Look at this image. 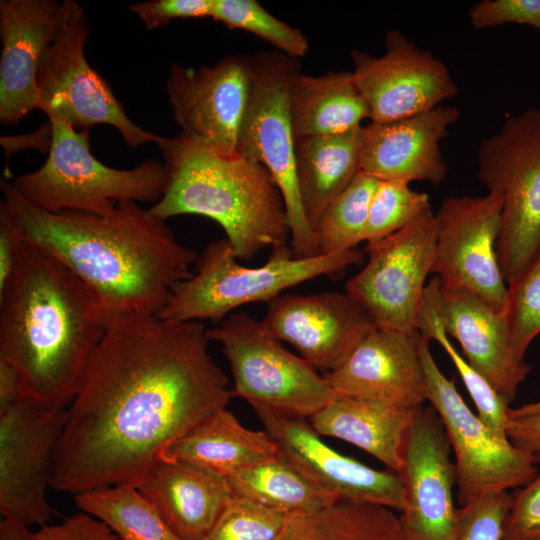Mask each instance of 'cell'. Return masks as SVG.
Returning a JSON list of instances; mask_svg holds the SVG:
<instances>
[{
	"label": "cell",
	"mask_w": 540,
	"mask_h": 540,
	"mask_svg": "<svg viewBox=\"0 0 540 540\" xmlns=\"http://www.w3.org/2000/svg\"><path fill=\"white\" fill-rule=\"evenodd\" d=\"M207 330L157 314L110 316L67 407L51 488L136 487L168 445L228 406Z\"/></svg>",
	"instance_id": "6da1fadb"
},
{
	"label": "cell",
	"mask_w": 540,
	"mask_h": 540,
	"mask_svg": "<svg viewBox=\"0 0 540 540\" xmlns=\"http://www.w3.org/2000/svg\"><path fill=\"white\" fill-rule=\"evenodd\" d=\"M1 191L24 240L69 268L109 316L158 315L199 257L137 202L118 203L108 216L48 212L23 200L6 180Z\"/></svg>",
	"instance_id": "7a4b0ae2"
},
{
	"label": "cell",
	"mask_w": 540,
	"mask_h": 540,
	"mask_svg": "<svg viewBox=\"0 0 540 540\" xmlns=\"http://www.w3.org/2000/svg\"><path fill=\"white\" fill-rule=\"evenodd\" d=\"M109 318L69 268L25 241L0 291V358L16 368L22 396L47 408H67Z\"/></svg>",
	"instance_id": "3957f363"
},
{
	"label": "cell",
	"mask_w": 540,
	"mask_h": 540,
	"mask_svg": "<svg viewBox=\"0 0 540 540\" xmlns=\"http://www.w3.org/2000/svg\"><path fill=\"white\" fill-rule=\"evenodd\" d=\"M158 147L168 178L149 207L152 214L164 221L184 214L215 221L243 261L267 247L290 245L286 206L263 164L239 153L218 154L182 134L163 137Z\"/></svg>",
	"instance_id": "277c9868"
},
{
	"label": "cell",
	"mask_w": 540,
	"mask_h": 540,
	"mask_svg": "<svg viewBox=\"0 0 540 540\" xmlns=\"http://www.w3.org/2000/svg\"><path fill=\"white\" fill-rule=\"evenodd\" d=\"M361 258L356 249L296 258L288 244L273 248L263 265L247 267L234 255L228 240L220 238L205 247L195 271L175 286L158 316L175 321L220 322L240 306L268 303L286 289L321 276L338 277Z\"/></svg>",
	"instance_id": "5b68a950"
},
{
	"label": "cell",
	"mask_w": 540,
	"mask_h": 540,
	"mask_svg": "<svg viewBox=\"0 0 540 540\" xmlns=\"http://www.w3.org/2000/svg\"><path fill=\"white\" fill-rule=\"evenodd\" d=\"M52 125L48 157L37 170L8 181L32 206L48 211H79L108 216L118 203L155 204L167 185V170L156 160L133 169H115L98 161L90 150L87 130L59 121Z\"/></svg>",
	"instance_id": "8992f818"
},
{
	"label": "cell",
	"mask_w": 540,
	"mask_h": 540,
	"mask_svg": "<svg viewBox=\"0 0 540 540\" xmlns=\"http://www.w3.org/2000/svg\"><path fill=\"white\" fill-rule=\"evenodd\" d=\"M207 335L221 345L229 363L233 398L252 408L309 419L335 394L323 374L246 312L231 313Z\"/></svg>",
	"instance_id": "52a82bcc"
},
{
	"label": "cell",
	"mask_w": 540,
	"mask_h": 540,
	"mask_svg": "<svg viewBox=\"0 0 540 540\" xmlns=\"http://www.w3.org/2000/svg\"><path fill=\"white\" fill-rule=\"evenodd\" d=\"M477 156L479 180L503 200L497 255L508 283L540 244V109L508 118Z\"/></svg>",
	"instance_id": "ba28073f"
},
{
	"label": "cell",
	"mask_w": 540,
	"mask_h": 540,
	"mask_svg": "<svg viewBox=\"0 0 540 540\" xmlns=\"http://www.w3.org/2000/svg\"><path fill=\"white\" fill-rule=\"evenodd\" d=\"M253 58L252 91L237 152L263 164L274 178L286 206L294 256L314 257L320 254L300 201L289 110L290 83L301 70L299 59L280 51H262Z\"/></svg>",
	"instance_id": "9c48e42d"
},
{
	"label": "cell",
	"mask_w": 540,
	"mask_h": 540,
	"mask_svg": "<svg viewBox=\"0 0 540 540\" xmlns=\"http://www.w3.org/2000/svg\"><path fill=\"white\" fill-rule=\"evenodd\" d=\"M64 19L37 72L39 109L49 121L89 131L100 124L116 128L131 148L159 145L163 137L136 125L126 114L110 84L87 62L84 49L89 23L84 9L65 0Z\"/></svg>",
	"instance_id": "30bf717a"
},
{
	"label": "cell",
	"mask_w": 540,
	"mask_h": 540,
	"mask_svg": "<svg viewBox=\"0 0 540 540\" xmlns=\"http://www.w3.org/2000/svg\"><path fill=\"white\" fill-rule=\"evenodd\" d=\"M415 337L427 401L438 414L455 454L461 506L488 493L527 485L539 472L534 456L495 436L469 409L454 380L442 373L431 353L430 340L418 331Z\"/></svg>",
	"instance_id": "8fae6325"
},
{
	"label": "cell",
	"mask_w": 540,
	"mask_h": 540,
	"mask_svg": "<svg viewBox=\"0 0 540 540\" xmlns=\"http://www.w3.org/2000/svg\"><path fill=\"white\" fill-rule=\"evenodd\" d=\"M437 241L431 211L381 241L367 245L369 259L345 292L377 327L412 334L431 273Z\"/></svg>",
	"instance_id": "7c38bea8"
},
{
	"label": "cell",
	"mask_w": 540,
	"mask_h": 540,
	"mask_svg": "<svg viewBox=\"0 0 540 540\" xmlns=\"http://www.w3.org/2000/svg\"><path fill=\"white\" fill-rule=\"evenodd\" d=\"M66 410L22 396L0 412V512L27 527L44 526L53 509L47 499Z\"/></svg>",
	"instance_id": "4fadbf2b"
},
{
	"label": "cell",
	"mask_w": 540,
	"mask_h": 540,
	"mask_svg": "<svg viewBox=\"0 0 540 540\" xmlns=\"http://www.w3.org/2000/svg\"><path fill=\"white\" fill-rule=\"evenodd\" d=\"M503 200L485 196H449L435 214L437 241L431 273L442 288L470 291L503 312L507 285L497 255Z\"/></svg>",
	"instance_id": "5bb4252c"
},
{
	"label": "cell",
	"mask_w": 540,
	"mask_h": 540,
	"mask_svg": "<svg viewBox=\"0 0 540 540\" xmlns=\"http://www.w3.org/2000/svg\"><path fill=\"white\" fill-rule=\"evenodd\" d=\"M274 441L278 457L291 466L330 503L350 501L404 509L400 473L377 470L325 444L307 418L253 408Z\"/></svg>",
	"instance_id": "9a60e30c"
},
{
	"label": "cell",
	"mask_w": 540,
	"mask_h": 540,
	"mask_svg": "<svg viewBox=\"0 0 540 540\" xmlns=\"http://www.w3.org/2000/svg\"><path fill=\"white\" fill-rule=\"evenodd\" d=\"M253 74L254 58L242 55L198 69L173 63L166 92L181 134L218 154H237Z\"/></svg>",
	"instance_id": "2e32d148"
},
{
	"label": "cell",
	"mask_w": 540,
	"mask_h": 540,
	"mask_svg": "<svg viewBox=\"0 0 540 540\" xmlns=\"http://www.w3.org/2000/svg\"><path fill=\"white\" fill-rule=\"evenodd\" d=\"M350 57L371 122L426 112L459 92L444 63L397 30L386 34L382 56L354 49Z\"/></svg>",
	"instance_id": "e0dca14e"
},
{
	"label": "cell",
	"mask_w": 540,
	"mask_h": 540,
	"mask_svg": "<svg viewBox=\"0 0 540 540\" xmlns=\"http://www.w3.org/2000/svg\"><path fill=\"white\" fill-rule=\"evenodd\" d=\"M444 426L432 407L417 408L408 430L401 523L407 540H456L455 466Z\"/></svg>",
	"instance_id": "ac0fdd59"
},
{
	"label": "cell",
	"mask_w": 540,
	"mask_h": 540,
	"mask_svg": "<svg viewBox=\"0 0 540 540\" xmlns=\"http://www.w3.org/2000/svg\"><path fill=\"white\" fill-rule=\"evenodd\" d=\"M264 326L325 372L340 365L376 326L346 292L283 294L267 303Z\"/></svg>",
	"instance_id": "d6986e66"
},
{
	"label": "cell",
	"mask_w": 540,
	"mask_h": 540,
	"mask_svg": "<svg viewBox=\"0 0 540 540\" xmlns=\"http://www.w3.org/2000/svg\"><path fill=\"white\" fill-rule=\"evenodd\" d=\"M64 2L0 1V121L15 125L39 109L37 72L64 19Z\"/></svg>",
	"instance_id": "ffe728a7"
},
{
	"label": "cell",
	"mask_w": 540,
	"mask_h": 540,
	"mask_svg": "<svg viewBox=\"0 0 540 540\" xmlns=\"http://www.w3.org/2000/svg\"><path fill=\"white\" fill-rule=\"evenodd\" d=\"M323 375L335 394L409 407L427 401L415 331L375 326L340 365Z\"/></svg>",
	"instance_id": "44dd1931"
},
{
	"label": "cell",
	"mask_w": 540,
	"mask_h": 540,
	"mask_svg": "<svg viewBox=\"0 0 540 540\" xmlns=\"http://www.w3.org/2000/svg\"><path fill=\"white\" fill-rule=\"evenodd\" d=\"M460 113L453 106L362 127L360 170L379 181L441 183L447 165L440 141Z\"/></svg>",
	"instance_id": "7402d4cb"
},
{
	"label": "cell",
	"mask_w": 540,
	"mask_h": 540,
	"mask_svg": "<svg viewBox=\"0 0 540 540\" xmlns=\"http://www.w3.org/2000/svg\"><path fill=\"white\" fill-rule=\"evenodd\" d=\"M439 312L446 333L461 346L467 362L510 404L531 370L513 355L504 313L480 296L441 287Z\"/></svg>",
	"instance_id": "603a6c76"
},
{
	"label": "cell",
	"mask_w": 540,
	"mask_h": 540,
	"mask_svg": "<svg viewBox=\"0 0 540 540\" xmlns=\"http://www.w3.org/2000/svg\"><path fill=\"white\" fill-rule=\"evenodd\" d=\"M136 488L181 540H202L233 495L224 476L163 457Z\"/></svg>",
	"instance_id": "cb8c5ba5"
},
{
	"label": "cell",
	"mask_w": 540,
	"mask_h": 540,
	"mask_svg": "<svg viewBox=\"0 0 540 540\" xmlns=\"http://www.w3.org/2000/svg\"><path fill=\"white\" fill-rule=\"evenodd\" d=\"M418 407L334 394L311 416L320 436L338 438L355 445L399 473L408 430Z\"/></svg>",
	"instance_id": "d4e9b609"
},
{
	"label": "cell",
	"mask_w": 540,
	"mask_h": 540,
	"mask_svg": "<svg viewBox=\"0 0 540 540\" xmlns=\"http://www.w3.org/2000/svg\"><path fill=\"white\" fill-rule=\"evenodd\" d=\"M277 456V446L264 430L243 426L227 407L204 418L161 455L199 465L225 478Z\"/></svg>",
	"instance_id": "484cf974"
},
{
	"label": "cell",
	"mask_w": 540,
	"mask_h": 540,
	"mask_svg": "<svg viewBox=\"0 0 540 540\" xmlns=\"http://www.w3.org/2000/svg\"><path fill=\"white\" fill-rule=\"evenodd\" d=\"M289 110L295 142L342 133L369 118L352 72L347 71L319 76L296 72L290 83Z\"/></svg>",
	"instance_id": "4316f807"
},
{
	"label": "cell",
	"mask_w": 540,
	"mask_h": 540,
	"mask_svg": "<svg viewBox=\"0 0 540 540\" xmlns=\"http://www.w3.org/2000/svg\"><path fill=\"white\" fill-rule=\"evenodd\" d=\"M362 127L295 142L298 191L312 230L326 206L360 171Z\"/></svg>",
	"instance_id": "83f0119b"
},
{
	"label": "cell",
	"mask_w": 540,
	"mask_h": 540,
	"mask_svg": "<svg viewBox=\"0 0 540 540\" xmlns=\"http://www.w3.org/2000/svg\"><path fill=\"white\" fill-rule=\"evenodd\" d=\"M276 540H407L394 510L338 501L319 510L287 514Z\"/></svg>",
	"instance_id": "f1b7e54d"
},
{
	"label": "cell",
	"mask_w": 540,
	"mask_h": 540,
	"mask_svg": "<svg viewBox=\"0 0 540 540\" xmlns=\"http://www.w3.org/2000/svg\"><path fill=\"white\" fill-rule=\"evenodd\" d=\"M226 479L234 495L284 514L316 511L332 504L278 456Z\"/></svg>",
	"instance_id": "f546056e"
},
{
	"label": "cell",
	"mask_w": 540,
	"mask_h": 540,
	"mask_svg": "<svg viewBox=\"0 0 540 540\" xmlns=\"http://www.w3.org/2000/svg\"><path fill=\"white\" fill-rule=\"evenodd\" d=\"M440 280L434 277L426 285L421 306L417 315L415 329L422 336L433 339L441 345L457 369L464 385L473 400L478 417L490 431L502 440H508L506 427L508 409L504 399L494 387L454 348L447 337L440 312Z\"/></svg>",
	"instance_id": "4dcf8cb0"
},
{
	"label": "cell",
	"mask_w": 540,
	"mask_h": 540,
	"mask_svg": "<svg viewBox=\"0 0 540 540\" xmlns=\"http://www.w3.org/2000/svg\"><path fill=\"white\" fill-rule=\"evenodd\" d=\"M76 505L104 523L121 540H181L132 485H115L74 495Z\"/></svg>",
	"instance_id": "1f68e13d"
},
{
	"label": "cell",
	"mask_w": 540,
	"mask_h": 540,
	"mask_svg": "<svg viewBox=\"0 0 540 540\" xmlns=\"http://www.w3.org/2000/svg\"><path fill=\"white\" fill-rule=\"evenodd\" d=\"M379 182L360 170L326 206L313 227L320 255L349 251L364 241L371 200Z\"/></svg>",
	"instance_id": "d6a6232c"
},
{
	"label": "cell",
	"mask_w": 540,
	"mask_h": 540,
	"mask_svg": "<svg viewBox=\"0 0 540 540\" xmlns=\"http://www.w3.org/2000/svg\"><path fill=\"white\" fill-rule=\"evenodd\" d=\"M503 313L513 355L524 363L530 343L540 334V244L508 282Z\"/></svg>",
	"instance_id": "836d02e7"
},
{
	"label": "cell",
	"mask_w": 540,
	"mask_h": 540,
	"mask_svg": "<svg viewBox=\"0 0 540 540\" xmlns=\"http://www.w3.org/2000/svg\"><path fill=\"white\" fill-rule=\"evenodd\" d=\"M230 29L248 31L290 57L307 54L309 43L297 28L271 15L255 0H213L212 17Z\"/></svg>",
	"instance_id": "e575fe53"
},
{
	"label": "cell",
	"mask_w": 540,
	"mask_h": 540,
	"mask_svg": "<svg viewBox=\"0 0 540 540\" xmlns=\"http://www.w3.org/2000/svg\"><path fill=\"white\" fill-rule=\"evenodd\" d=\"M429 196L409 183L380 181L372 197L364 241L371 245L431 212Z\"/></svg>",
	"instance_id": "d590c367"
},
{
	"label": "cell",
	"mask_w": 540,
	"mask_h": 540,
	"mask_svg": "<svg viewBox=\"0 0 540 540\" xmlns=\"http://www.w3.org/2000/svg\"><path fill=\"white\" fill-rule=\"evenodd\" d=\"M286 518L287 514L233 494L202 540H276Z\"/></svg>",
	"instance_id": "8d00e7d4"
},
{
	"label": "cell",
	"mask_w": 540,
	"mask_h": 540,
	"mask_svg": "<svg viewBox=\"0 0 540 540\" xmlns=\"http://www.w3.org/2000/svg\"><path fill=\"white\" fill-rule=\"evenodd\" d=\"M513 494L492 492L456 511V540H501Z\"/></svg>",
	"instance_id": "74e56055"
},
{
	"label": "cell",
	"mask_w": 540,
	"mask_h": 540,
	"mask_svg": "<svg viewBox=\"0 0 540 540\" xmlns=\"http://www.w3.org/2000/svg\"><path fill=\"white\" fill-rule=\"evenodd\" d=\"M533 456L539 465V472L513 494L501 540H540V453Z\"/></svg>",
	"instance_id": "f35d334b"
},
{
	"label": "cell",
	"mask_w": 540,
	"mask_h": 540,
	"mask_svg": "<svg viewBox=\"0 0 540 540\" xmlns=\"http://www.w3.org/2000/svg\"><path fill=\"white\" fill-rule=\"evenodd\" d=\"M468 17L476 29L516 23L540 31V0H482L470 8Z\"/></svg>",
	"instance_id": "ab89813d"
},
{
	"label": "cell",
	"mask_w": 540,
	"mask_h": 540,
	"mask_svg": "<svg viewBox=\"0 0 540 540\" xmlns=\"http://www.w3.org/2000/svg\"><path fill=\"white\" fill-rule=\"evenodd\" d=\"M128 9L153 30L174 19L212 17L213 0H149L130 4Z\"/></svg>",
	"instance_id": "60d3db41"
},
{
	"label": "cell",
	"mask_w": 540,
	"mask_h": 540,
	"mask_svg": "<svg viewBox=\"0 0 540 540\" xmlns=\"http://www.w3.org/2000/svg\"><path fill=\"white\" fill-rule=\"evenodd\" d=\"M31 540H121L100 519L80 511L58 524L44 525L31 532Z\"/></svg>",
	"instance_id": "b9f144b4"
},
{
	"label": "cell",
	"mask_w": 540,
	"mask_h": 540,
	"mask_svg": "<svg viewBox=\"0 0 540 540\" xmlns=\"http://www.w3.org/2000/svg\"><path fill=\"white\" fill-rule=\"evenodd\" d=\"M25 240L15 217L1 200L0 202V291L13 276L19 262Z\"/></svg>",
	"instance_id": "7bdbcfd3"
},
{
	"label": "cell",
	"mask_w": 540,
	"mask_h": 540,
	"mask_svg": "<svg viewBox=\"0 0 540 540\" xmlns=\"http://www.w3.org/2000/svg\"><path fill=\"white\" fill-rule=\"evenodd\" d=\"M507 438L516 448L529 453H540V414L513 416L508 414Z\"/></svg>",
	"instance_id": "ee69618b"
},
{
	"label": "cell",
	"mask_w": 540,
	"mask_h": 540,
	"mask_svg": "<svg viewBox=\"0 0 540 540\" xmlns=\"http://www.w3.org/2000/svg\"><path fill=\"white\" fill-rule=\"evenodd\" d=\"M22 397L20 377L16 368L0 358V412Z\"/></svg>",
	"instance_id": "f6af8a7d"
},
{
	"label": "cell",
	"mask_w": 540,
	"mask_h": 540,
	"mask_svg": "<svg viewBox=\"0 0 540 540\" xmlns=\"http://www.w3.org/2000/svg\"><path fill=\"white\" fill-rule=\"evenodd\" d=\"M0 540H31V531L25 525L2 518Z\"/></svg>",
	"instance_id": "bcb514c9"
},
{
	"label": "cell",
	"mask_w": 540,
	"mask_h": 540,
	"mask_svg": "<svg viewBox=\"0 0 540 540\" xmlns=\"http://www.w3.org/2000/svg\"><path fill=\"white\" fill-rule=\"evenodd\" d=\"M508 414L513 416H525V415H533V414H540V401L530 403L523 405L520 408L508 409Z\"/></svg>",
	"instance_id": "7dc6e473"
}]
</instances>
